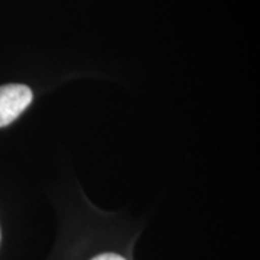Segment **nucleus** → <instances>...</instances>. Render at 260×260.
<instances>
[{
    "label": "nucleus",
    "instance_id": "obj_1",
    "mask_svg": "<svg viewBox=\"0 0 260 260\" xmlns=\"http://www.w3.org/2000/svg\"><path fill=\"white\" fill-rule=\"evenodd\" d=\"M32 102V91L23 84H6L0 87V127L16 120Z\"/></svg>",
    "mask_w": 260,
    "mask_h": 260
},
{
    "label": "nucleus",
    "instance_id": "obj_2",
    "mask_svg": "<svg viewBox=\"0 0 260 260\" xmlns=\"http://www.w3.org/2000/svg\"><path fill=\"white\" fill-rule=\"evenodd\" d=\"M93 260H126L124 257H121L119 254H114V253H104V254H100L97 257H94Z\"/></svg>",
    "mask_w": 260,
    "mask_h": 260
}]
</instances>
